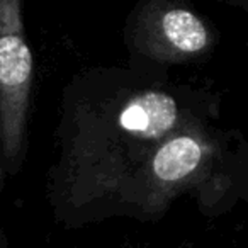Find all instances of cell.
I'll list each match as a JSON object with an SVG mask.
<instances>
[{
	"label": "cell",
	"instance_id": "cell-1",
	"mask_svg": "<svg viewBox=\"0 0 248 248\" xmlns=\"http://www.w3.org/2000/svg\"><path fill=\"white\" fill-rule=\"evenodd\" d=\"M19 0H0V95L9 150L19 148L32 56L22 34Z\"/></svg>",
	"mask_w": 248,
	"mask_h": 248
},
{
	"label": "cell",
	"instance_id": "cell-2",
	"mask_svg": "<svg viewBox=\"0 0 248 248\" xmlns=\"http://www.w3.org/2000/svg\"><path fill=\"white\" fill-rule=\"evenodd\" d=\"M177 121V104L169 93L146 92L133 99L119 116L124 129L146 138H158L172 129Z\"/></svg>",
	"mask_w": 248,
	"mask_h": 248
},
{
	"label": "cell",
	"instance_id": "cell-3",
	"mask_svg": "<svg viewBox=\"0 0 248 248\" xmlns=\"http://www.w3.org/2000/svg\"><path fill=\"white\" fill-rule=\"evenodd\" d=\"M202 150L196 140L180 136L158 150L153 158V175L165 184H175L199 167Z\"/></svg>",
	"mask_w": 248,
	"mask_h": 248
},
{
	"label": "cell",
	"instance_id": "cell-4",
	"mask_svg": "<svg viewBox=\"0 0 248 248\" xmlns=\"http://www.w3.org/2000/svg\"><path fill=\"white\" fill-rule=\"evenodd\" d=\"M163 34L170 45L175 46L179 51L197 53L207 46L206 26L201 22L197 16L184 9L169 11L162 19Z\"/></svg>",
	"mask_w": 248,
	"mask_h": 248
}]
</instances>
